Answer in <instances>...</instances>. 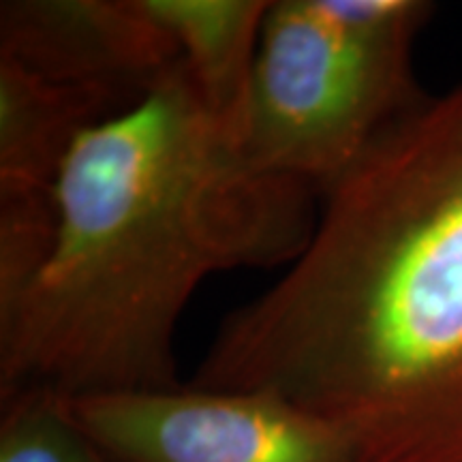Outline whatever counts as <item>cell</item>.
I'll list each match as a JSON object with an SVG mask.
<instances>
[{
    "instance_id": "1",
    "label": "cell",
    "mask_w": 462,
    "mask_h": 462,
    "mask_svg": "<svg viewBox=\"0 0 462 462\" xmlns=\"http://www.w3.org/2000/svg\"><path fill=\"white\" fill-rule=\"evenodd\" d=\"M321 198L190 385L279 396L356 462H462V84L421 92Z\"/></svg>"
},
{
    "instance_id": "3",
    "label": "cell",
    "mask_w": 462,
    "mask_h": 462,
    "mask_svg": "<svg viewBox=\"0 0 462 462\" xmlns=\"http://www.w3.org/2000/svg\"><path fill=\"white\" fill-rule=\"evenodd\" d=\"M421 0H276L265 14L240 146L255 170L319 195L421 95Z\"/></svg>"
},
{
    "instance_id": "6",
    "label": "cell",
    "mask_w": 462,
    "mask_h": 462,
    "mask_svg": "<svg viewBox=\"0 0 462 462\" xmlns=\"http://www.w3.org/2000/svg\"><path fill=\"white\" fill-rule=\"evenodd\" d=\"M116 114L0 60V195H50L73 143Z\"/></svg>"
},
{
    "instance_id": "8",
    "label": "cell",
    "mask_w": 462,
    "mask_h": 462,
    "mask_svg": "<svg viewBox=\"0 0 462 462\" xmlns=\"http://www.w3.org/2000/svg\"><path fill=\"white\" fill-rule=\"evenodd\" d=\"M3 401L0 462H114L51 390H22Z\"/></svg>"
},
{
    "instance_id": "2",
    "label": "cell",
    "mask_w": 462,
    "mask_h": 462,
    "mask_svg": "<svg viewBox=\"0 0 462 462\" xmlns=\"http://www.w3.org/2000/svg\"><path fill=\"white\" fill-rule=\"evenodd\" d=\"M315 193L248 163L180 58L67 154L48 255L0 310V398L178 388L173 337L193 293L225 270L296 262Z\"/></svg>"
},
{
    "instance_id": "4",
    "label": "cell",
    "mask_w": 462,
    "mask_h": 462,
    "mask_svg": "<svg viewBox=\"0 0 462 462\" xmlns=\"http://www.w3.org/2000/svg\"><path fill=\"white\" fill-rule=\"evenodd\" d=\"M65 401L114 462H356L334 426L268 392L178 385Z\"/></svg>"
},
{
    "instance_id": "7",
    "label": "cell",
    "mask_w": 462,
    "mask_h": 462,
    "mask_svg": "<svg viewBox=\"0 0 462 462\" xmlns=\"http://www.w3.org/2000/svg\"><path fill=\"white\" fill-rule=\"evenodd\" d=\"M148 7L180 48L204 97L236 133L251 88L270 3L263 0H148Z\"/></svg>"
},
{
    "instance_id": "5",
    "label": "cell",
    "mask_w": 462,
    "mask_h": 462,
    "mask_svg": "<svg viewBox=\"0 0 462 462\" xmlns=\"http://www.w3.org/2000/svg\"><path fill=\"white\" fill-rule=\"evenodd\" d=\"M180 58L148 0H11L0 9V60L84 92L116 116Z\"/></svg>"
}]
</instances>
